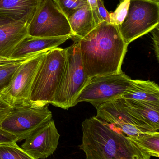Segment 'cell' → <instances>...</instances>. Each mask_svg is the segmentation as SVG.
<instances>
[{"label":"cell","mask_w":159,"mask_h":159,"mask_svg":"<svg viewBox=\"0 0 159 159\" xmlns=\"http://www.w3.org/2000/svg\"><path fill=\"white\" fill-rule=\"evenodd\" d=\"M123 105L157 131L159 130V105L133 99L119 98Z\"/></svg>","instance_id":"16"},{"label":"cell","mask_w":159,"mask_h":159,"mask_svg":"<svg viewBox=\"0 0 159 159\" xmlns=\"http://www.w3.org/2000/svg\"><path fill=\"white\" fill-rule=\"evenodd\" d=\"M12 107L0 96V123L10 113Z\"/></svg>","instance_id":"24"},{"label":"cell","mask_w":159,"mask_h":159,"mask_svg":"<svg viewBox=\"0 0 159 159\" xmlns=\"http://www.w3.org/2000/svg\"><path fill=\"white\" fill-rule=\"evenodd\" d=\"M82 127V143L79 148L86 159H151L133 142L95 116L86 119Z\"/></svg>","instance_id":"2"},{"label":"cell","mask_w":159,"mask_h":159,"mask_svg":"<svg viewBox=\"0 0 159 159\" xmlns=\"http://www.w3.org/2000/svg\"><path fill=\"white\" fill-rule=\"evenodd\" d=\"M159 26H157L156 28L152 31L153 34V40L154 42V47L155 49V53H156L157 60L159 61Z\"/></svg>","instance_id":"26"},{"label":"cell","mask_w":159,"mask_h":159,"mask_svg":"<svg viewBox=\"0 0 159 159\" xmlns=\"http://www.w3.org/2000/svg\"><path fill=\"white\" fill-rule=\"evenodd\" d=\"M39 54L34 55L29 58L26 59L24 60L10 63V64L0 65V94L2 93L9 86L16 71L17 70L19 67L27 60Z\"/></svg>","instance_id":"19"},{"label":"cell","mask_w":159,"mask_h":159,"mask_svg":"<svg viewBox=\"0 0 159 159\" xmlns=\"http://www.w3.org/2000/svg\"><path fill=\"white\" fill-rule=\"evenodd\" d=\"M33 56H34V55H33ZM33 56H30V57L21 59H13L12 58L0 56V65L10 64V63H14V62H17V61H21L24 60L26 59L29 58L30 57H32Z\"/></svg>","instance_id":"27"},{"label":"cell","mask_w":159,"mask_h":159,"mask_svg":"<svg viewBox=\"0 0 159 159\" xmlns=\"http://www.w3.org/2000/svg\"><path fill=\"white\" fill-rule=\"evenodd\" d=\"M78 42L82 63L89 78L122 72L128 45L118 26L103 21Z\"/></svg>","instance_id":"1"},{"label":"cell","mask_w":159,"mask_h":159,"mask_svg":"<svg viewBox=\"0 0 159 159\" xmlns=\"http://www.w3.org/2000/svg\"><path fill=\"white\" fill-rule=\"evenodd\" d=\"M44 51L23 62L16 71L10 84L0 96L12 107L30 102L31 89Z\"/></svg>","instance_id":"10"},{"label":"cell","mask_w":159,"mask_h":159,"mask_svg":"<svg viewBox=\"0 0 159 159\" xmlns=\"http://www.w3.org/2000/svg\"><path fill=\"white\" fill-rule=\"evenodd\" d=\"M65 58V49L60 48L45 53L33 82L30 102L41 105L52 103L62 76Z\"/></svg>","instance_id":"3"},{"label":"cell","mask_w":159,"mask_h":159,"mask_svg":"<svg viewBox=\"0 0 159 159\" xmlns=\"http://www.w3.org/2000/svg\"><path fill=\"white\" fill-rule=\"evenodd\" d=\"M28 24L15 22L0 26V56L11 58L17 46L28 36Z\"/></svg>","instance_id":"14"},{"label":"cell","mask_w":159,"mask_h":159,"mask_svg":"<svg viewBox=\"0 0 159 159\" xmlns=\"http://www.w3.org/2000/svg\"><path fill=\"white\" fill-rule=\"evenodd\" d=\"M70 38H72V36L44 38L28 35L17 46L11 58H24L44 51H49L58 48Z\"/></svg>","instance_id":"12"},{"label":"cell","mask_w":159,"mask_h":159,"mask_svg":"<svg viewBox=\"0 0 159 159\" xmlns=\"http://www.w3.org/2000/svg\"><path fill=\"white\" fill-rule=\"evenodd\" d=\"M131 141L150 155V157L159 158V132L145 134L137 138L131 139Z\"/></svg>","instance_id":"18"},{"label":"cell","mask_w":159,"mask_h":159,"mask_svg":"<svg viewBox=\"0 0 159 159\" xmlns=\"http://www.w3.org/2000/svg\"><path fill=\"white\" fill-rule=\"evenodd\" d=\"M66 17L88 4L87 0H53Z\"/></svg>","instance_id":"21"},{"label":"cell","mask_w":159,"mask_h":159,"mask_svg":"<svg viewBox=\"0 0 159 159\" xmlns=\"http://www.w3.org/2000/svg\"><path fill=\"white\" fill-rule=\"evenodd\" d=\"M27 28L32 37L73 36L67 17L53 0H41Z\"/></svg>","instance_id":"8"},{"label":"cell","mask_w":159,"mask_h":159,"mask_svg":"<svg viewBox=\"0 0 159 159\" xmlns=\"http://www.w3.org/2000/svg\"><path fill=\"white\" fill-rule=\"evenodd\" d=\"M159 23V2L147 0H130L128 14L118 26L120 34L129 45L152 31Z\"/></svg>","instance_id":"7"},{"label":"cell","mask_w":159,"mask_h":159,"mask_svg":"<svg viewBox=\"0 0 159 159\" xmlns=\"http://www.w3.org/2000/svg\"><path fill=\"white\" fill-rule=\"evenodd\" d=\"M14 142H17L16 137L0 128V144Z\"/></svg>","instance_id":"25"},{"label":"cell","mask_w":159,"mask_h":159,"mask_svg":"<svg viewBox=\"0 0 159 159\" xmlns=\"http://www.w3.org/2000/svg\"><path fill=\"white\" fill-rule=\"evenodd\" d=\"M41 0H0V16L29 24Z\"/></svg>","instance_id":"13"},{"label":"cell","mask_w":159,"mask_h":159,"mask_svg":"<svg viewBox=\"0 0 159 159\" xmlns=\"http://www.w3.org/2000/svg\"><path fill=\"white\" fill-rule=\"evenodd\" d=\"M130 0H122L113 13H109L110 23L116 26L121 25L128 13Z\"/></svg>","instance_id":"22"},{"label":"cell","mask_w":159,"mask_h":159,"mask_svg":"<svg viewBox=\"0 0 159 159\" xmlns=\"http://www.w3.org/2000/svg\"><path fill=\"white\" fill-rule=\"evenodd\" d=\"M120 98L133 99L159 105V87L150 80H131L129 85Z\"/></svg>","instance_id":"17"},{"label":"cell","mask_w":159,"mask_h":159,"mask_svg":"<svg viewBox=\"0 0 159 159\" xmlns=\"http://www.w3.org/2000/svg\"><path fill=\"white\" fill-rule=\"evenodd\" d=\"M97 7L99 16L102 21L110 23V18L109 13L105 7L103 1L97 0Z\"/></svg>","instance_id":"23"},{"label":"cell","mask_w":159,"mask_h":159,"mask_svg":"<svg viewBox=\"0 0 159 159\" xmlns=\"http://www.w3.org/2000/svg\"><path fill=\"white\" fill-rule=\"evenodd\" d=\"M60 136L55 121L51 119L35 130L21 148L34 159H45L57 150Z\"/></svg>","instance_id":"11"},{"label":"cell","mask_w":159,"mask_h":159,"mask_svg":"<svg viewBox=\"0 0 159 159\" xmlns=\"http://www.w3.org/2000/svg\"><path fill=\"white\" fill-rule=\"evenodd\" d=\"M48 105L30 102L12 107L10 113L0 123V128L15 136L17 142L25 140L39 126L52 119Z\"/></svg>","instance_id":"6"},{"label":"cell","mask_w":159,"mask_h":159,"mask_svg":"<svg viewBox=\"0 0 159 159\" xmlns=\"http://www.w3.org/2000/svg\"><path fill=\"white\" fill-rule=\"evenodd\" d=\"M147 1H152V2H159V0H147Z\"/></svg>","instance_id":"29"},{"label":"cell","mask_w":159,"mask_h":159,"mask_svg":"<svg viewBox=\"0 0 159 159\" xmlns=\"http://www.w3.org/2000/svg\"><path fill=\"white\" fill-rule=\"evenodd\" d=\"M0 159H35L14 142L0 144Z\"/></svg>","instance_id":"20"},{"label":"cell","mask_w":159,"mask_h":159,"mask_svg":"<svg viewBox=\"0 0 159 159\" xmlns=\"http://www.w3.org/2000/svg\"><path fill=\"white\" fill-rule=\"evenodd\" d=\"M130 77L120 73L91 77L78 95L75 102L90 103L94 107L121 98L130 82Z\"/></svg>","instance_id":"9"},{"label":"cell","mask_w":159,"mask_h":159,"mask_svg":"<svg viewBox=\"0 0 159 159\" xmlns=\"http://www.w3.org/2000/svg\"><path fill=\"white\" fill-rule=\"evenodd\" d=\"M66 58L59 85L51 104L67 109L75 106L80 93L88 81L82 63L78 42L65 48Z\"/></svg>","instance_id":"4"},{"label":"cell","mask_w":159,"mask_h":159,"mask_svg":"<svg viewBox=\"0 0 159 159\" xmlns=\"http://www.w3.org/2000/svg\"><path fill=\"white\" fill-rule=\"evenodd\" d=\"M96 108V117L115 131L125 135L129 140L159 132L152 129L127 109L120 99L109 101Z\"/></svg>","instance_id":"5"},{"label":"cell","mask_w":159,"mask_h":159,"mask_svg":"<svg viewBox=\"0 0 159 159\" xmlns=\"http://www.w3.org/2000/svg\"><path fill=\"white\" fill-rule=\"evenodd\" d=\"M67 19L74 40L85 37L100 23L89 4L74 12Z\"/></svg>","instance_id":"15"},{"label":"cell","mask_w":159,"mask_h":159,"mask_svg":"<svg viewBox=\"0 0 159 159\" xmlns=\"http://www.w3.org/2000/svg\"><path fill=\"white\" fill-rule=\"evenodd\" d=\"M16 22H17V21H15L7 17L0 16V26L15 23Z\"/></svg>","instance_id":"28"}]
</instances>
